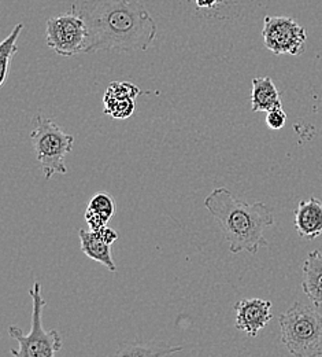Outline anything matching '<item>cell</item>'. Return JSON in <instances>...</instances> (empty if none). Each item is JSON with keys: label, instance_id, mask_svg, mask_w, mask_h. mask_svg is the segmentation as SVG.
I'll return each mask as SVG.
<instances>
[{"label": "cell", "instance_id": "obj_9", "mask_svg": "<svg viewBox=\"0 0 322 357\" xmlns=\"http://www.w3.org/2000/svg\"><path fill=\"white\" fill-rule=\"evenodd\" d=\"M140 89L129 82H113L104 92V113L113 119L125 120L135 112V99Z\"/></svg>", "mask_w": 322, "mask_h": 357}, {"label": "cell", "instance_id": "obj_18", "mask_svg": "<svg viewBox=\"0 0 322 357\" xmlns=\"http://www.w3.org/2000/svg\"><path fill=\"white\" fill-rule=\"evenodd\" d=\"M285 123H287V113L281 107H276L266 113V124L271 130L278 131L285 126Z\"/></svg>", "mask_w": 322, "mask_h": 357}, {"label": "cell", "instance_id": "obj_7", "mask_svg": "<svg viewBox=\"0 0 322 357\" xmlns=\"http://www.w3.org/2000/svg\"><path fill=\"white\" fill-rule=\"evenodd\" d=\"M262 39L268 50L276 55H300L305 52L307 33L291 17H271L264 18Z\"/></svg>", "mask_w": 322, "mask_h": 357}, {"label": "cell", "instance_id": "obj_13", "mask_svg": "<svg viewBox=\"0 0 322 357\" xmlns=\"http://www.w3.org/2000/svg\"><path fill=\"white\" fill-rule=\"evenodd\" d=\"M79 236H80L81 250L88 259L103 264L110 272L117 271V266L113 261L111 245L102 241L93 231L80 229Z\"/></svg>", "mask_w": 322, "mask_h": 357}, {"label": "cell", "instance_id": "obj_10", "mask_svg": "<svg viewBox=\"0 0 322 357\" xmlns=\"http://www.w3.org/2000/svg\"><path fill=\"white\" fill-rule=\"evenodd\" d=\"M295 229L306 241H314L322 235V201L312 197L300 201L293 212Z\"/></svg>", "mask_w": 322, "mask_h": 357}, {"label": "cell", "instance_id": "obj_12", "mask_svg": "<svg viewBox=\"0 0 322 357\" xmlns=\"http://www.w3.org/2000/svg\"><path fill=\"white\" fill-rule=\"evenodd\" d=\"M251 89V109L252 112H271L281 107V98L273 80L271 77L252 79Z\"/></svg>", "mask_w": 322, "mask_h": 357}, {"label": "cell", "instance_id": "obj_17", "mask_svg": "<svg viewBox=\"0 0 322 357\" xmlns=\"http://www.w3.org/2000/svg\"><path fill=\"white\" fill-rule=\"evenodd\" d=\"M193 4L199 17L221 18L224 13L230 11V0H189Z\"/></svg>", "mask_w": 322, "mask_h": 357}, {"label": "cell", "instance_id": "obj_15", "mask_svg": "<svg viewBox=\"0 0 322 357\" xmlns=\"http://www.w3.org/2000/svg\"><path fill=\"white\" fill-rule=\"evenodd\" d=\"M182 347H170L163 342L158 341H150V342H128V344H121L117 356H170L175 354L182 352Z\"/></svg>", "mask_w": 322, "mask_h": 357}, {"label": "cell", "instance_id": "obj_19", "mask_svg": "<svg viewBox=\"0 0 322 357\" xmlns=\"http://www.w3.org/2000/svg\"><path fill=\"white\" fill-rule=\"evenodd\" d=\"M102 241H104L106 243H108V245H113L117 239H118V232L115 231V229H113V228H110L108 225H104V227H102L100 229H97V231H93Z\"/></svg>", "mask_w": 322, "mask_h": 357}, {"label": "cell", "instance_id": "obj_6", "mask_svg": "<svg viewBox=\"0 0 322 357\" xmlns=\"http://www.w3.org/2000/svg\"><path fill=\"white\" fill-rule=\"evenodd\" d=\"M87 39V25L84 20L74 11L51 17L47 21V45L61 56L84 54Z\"/></svg>", "mask_w": 322, "mask_h": 357}, {"label": "cell", "instance_id": "obj_2", "mask_svg": "<svg viewBox=\"0 0 322 357\" xmlns=\"http://www.w3.org/2000/svg\"><path fill=\"white\" fill-rule=\"evenodd\" d=\"M204 208L220 224L230 253L257 255L259 248L268 246L264 231L275 225V216L266 204L240 201L227 187H218L206 197Z\"/></svg>", "mask_w": 322, "mask_h": 357}, {"label": "cell", "instance_id": "obj_16", "mask_svg": "<svg viewBox=\"0 0 322 357\" xmlns=\"http://www.w3.org/2000/svg\"><path fill=\"white\" fill-rule=\"evenodd\" d=\"M24 29V24L19 22L15 25V28L11 31V33L1 42L0 45V86H4L6 80H7V75H8V65L13 59V56L17 54L18 51V45L17 40L19 39V35Z\"/></svg>", "mask_w": 322, "mask_h": 357}, {"label": "cell", "instance_id": "obj_14", "mask_svg": "<svg viewBox=\"0 0 322 357\" xmlns=\"http://www.w3.org/2000/svg\"><path fill=\"white\" fill-rule=\"evenodd\" d=\"M115 212V202L107 192H97L90 201L86 211V222L91 231H97L110 223Z\"/></svg>", "mask_w": 322, "mask_h": 357}, {"label": "cell", "instance_id": "obj_11", "mask_svg": "<svg viewBox=\"0 0 322 357\" xmlns=\"http://www.w3.org/2000/svg\"><path fill=\"white\" fill-rule=\"evenodd\" d=\"M302 289L316 308H322V252L307 255L302 271Z\"/></svg>", "mask_w": 322, "mask_h": 357}, {"label": "cell", "instance_id": "obj_3", "mask_svg": "<svg viewBox=\"0 0 322 357\" xmlns=\"http://www.w3.org/2000/svg\"><path fill=\"white\" fill-rule=\"evenodd\" d=\"M278 323L280 340L292 356H322V314L316 308L295 303Z\"/></svg>", "mask_w": 322, "mask_h": 357}, {"label": "cell", "instance_id": "obj_4", "mask_svg": "<svg viewBox=\"0 0 322 357\" xmlns=\"http://www.w3.org/2000/svg\"><path fill=\"white\" fill-rule=\"evenodd\" d=\"M32 124L31 140L45 178L49 180L58 174L66 175L65 158L73 150L74 136L63 132L52 119L42 114L36 116Z\"/></svg>", "mask_w": 322, "mask_h": 357}, {"label": "cell", "instance_id": "obj_8", "mask_svg": "<svg viewBox=\"0 0 322 357\" xmlns=\"http://www.w3.org/2000/svg\"><path fill=\"white\" fill-rule=\"evenodd\" d=\"M236 328L248 337H258V333L272 320V303L261 298H244L234 304Z\"/></svg>", "mask_w": 322, "mask_h": 357}, {"label": "cell", "instance_id": "obj_1", "mask_svg": "<svg viewBox=\"0 0 322 357\" xmlns=\"http://www.w3.org/2000/svg\"><path fill=\"white\" fill-rule=\"evenodd\" d=\"M72 11L87 25L84 54L145 51L156 38V22L140 0H79Z\"/></svg>", "mask_w": 322, "mask_h": 357}, {"label": "cell", "instance_id": "obj_5", "mask_svg": "<svg viewBox=\"0 0 322 357\" xmlns=\"http://www.w3.org/2000/svg\"><path fill=\"white\" fill-rule=\"evenodd\" d=\"M33 304L32 328L28 334H24L15 326L8 328V334L18 342V349L11 351L15 357H51L58 354L62 348V338L56 330L47 331L43 327L42 312L46 307V301L42 297V284L36 282L29 290Z\"/></svg>", "mask_w": 322, "mask_h": 357}]
</instances>
